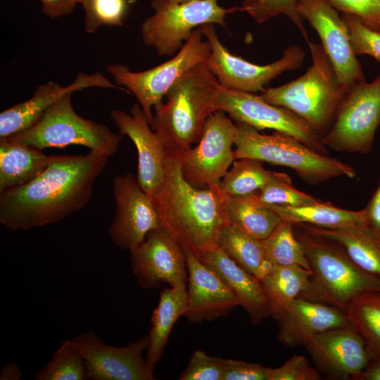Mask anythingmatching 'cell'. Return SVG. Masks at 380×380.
I'll use <instances>...</instances> for the list:
<instances>
[{
  "label": "cell",
  "mask_w": 380,
  "mask_h": 380,
  "mask_svg": "<svg viewBox=\"0 0 380 380\" xmlns=\"http://www.w3.org/2000/svg\"><path fill=\"white\" fill-rule=\"evenodd\" d=\"M153 15L141 26L144 43L160 56H172L183 46L194 28L205 24L225 26V17L239 7L224 8L217 0H191L177 4L152 0Z\"/></svg>",
  "instance_id": "cell-9"
},
{
  "label": "cell",
  "mask_w": 380,
  "mask_h": 380,
  "mask_svg": "<svg viewBox=\"0 0 380 380\" xmlns=\"http://www.w3.org/2000/svg\"><path fill=\"white\" fill-rule=\"evenodd\" d=\"M369 27V26H368ZM379 32H380V22H379L377 24H376L374 26L370 27Z\"/></svg>",
  "instance_id": "cell-49"
},
{
  "label": "cell",
  "mask_w": 380,
  "mask_h": 380,
  "mask_svg": "<svg viewBox=\"0 0 380 380\" xmlns=\"http://www.w3.org/2000/svg\"><path fill=\"white\" fill-rule=\"evenodd\" d=\"M276 320L278 339L286 347L304 345L317 334L350 325L344 310L300 297L291 301Z\"/></svg>",
  "instance_id": "cell-22"
},
{
  "label": "cell",
  "mask_w": 380,
  "mask_h": 380,
  "mask_svg": "<svg viewBox=\"0 0 380 380\" xmlns=\"http://www.w3.org/2000/svg\"><path fill=\"white\" fill-rule=\"evenodd\" d=\"M224 359L212 357L201 350L191 355L185 370L179 377L180 380H222Z\"/></svg>",
  "instance_id": "cell-38"
},
{
  "label": "cell",
  "mask_w": 380,
  "mask_h": 380,
  "mask_svg": "<svg viewBox=\"0 0 380 380\" xmlns=\"http://www.w3.org/2000/svg\"><path fill=\"white\" fill-rule=\"evenodd\" d=\"M203 37L199 27L194 30L172 59L146 70L131 71L121 63L106 66V70L113 76L115 84L125 88L137 98L151 127L153 122L152 109L163 103V98L186 72L205 63L208 58L210 45Z\"/></svg>",
  "instance_id": "cell-8"
},
{
  "label": "cell",
  "mask_w": 380,
  "mask_h": 380,
  "mask_svg": "<svg viewBox=\"0 0 380 380\" xmlns=\"http://www.w3.org/2000/svg\"><path fill=\"white\" fill-rule=\"evenodd\" d=\"M221 84L205 63L186 72L157 108L151 128L167 149L182 153L197 143L215 111Z\"/></svg>",
  "instance_id": "cell-3"
},
{
  "label": "cell",
  "mask_w": 380,
  "mask_h": 380,
  "mask_svg": "<svg viewBox=\"0 0 380 380\" xmlns=\"http://www.w3.org/2000/svg\"><path fill=\"white\" fill-rule=\"evenodd\" d=\"M297 9L318 33L344 93L365 81L348 27L336 9L327 0H298Z\"/></svg>",
  "instance_id": "cell-15"
},
{
  "label": "cell",
  "mask_w": 380,
  "mask_h": 380,
  "mask_svg": "<svg viewBox=\"0 0 380 380\" xmlns=\"http://www.w3.org/2000/svg\"><path fill=\"white\" fill-rule=\"evenodd\" d=\"M281 219L293 225L310 224L321 227L368 225L366 210L353 211L337 208L320 201L293 207L267 205Z\"/></svg>",
  "instance_id": "cell-27"
},
{
  "label": "cell",
  "mask_w": 380,
  "mask_h": 380,
  "mask_svg": "<svg viewBox=\"0 0 380 380\" xmlns=\"http://www.w3.org/2000/svg\"><path fill=\"white\" fill-rule=\"evenodd\" d=\"M346 313L350 325L363 339L370 360L380 358V292L355 296Z\"/></svg>",
  "instance_id": "cell-31"
},
{
  "label": "cell",
  "mask_w": 380,
  "mask_h": 380,
  "mask_svg": "<svg viewBox=\"0 0 380 380\" xmlns=\"http://www.w3.org/2000/svg\"><path fill=\"white\" fill-rule=\"evenodd\" d=\"M197 257L233 291L251 324H257L271 316L260 279L238 265L217 246Z\"/></svg>",
  "instance_id": "cell-23"
},
{
  "label": "cell",
  "mask_w": 380,
  "mask_h": 380,
  "mask_svg": "<svg viewBox=\"0 0 380 380\" xmlns=\"http://www.w3.org/2000/svg\"><path fill=\"white\" fill-rule=\"evenodd\" d=\"M167 1H171L172 3L182 4V3L189 1L191 0H167Z\"/></svg>",
  "instance_id": "cell-48"
},
{
  "label": "cell",
  "mask_w": 380,
  "mask_h": 380,
  "mask_svg": "<svg viewBox=\"0 0 380 380\" xmlns=\"http://www.w3.org/2000/svg\"><path fill=\"white\" fill-rule=\"evenodd\" d=\"M354 380H380V358L370 360Z\"/></svg>",
  "instance_id": "cell-45"
},
{
  "label": "cell",
  "mask_w": 380,
  "mask_h": 380,
  "mask_svg": "<svg viewBox=\"0 0 380 380\" xmlns=\"http://www.w3.org/2000/svg\"><path fill=\"white\" fill-rule=\"evenodd\" d=\"M187 305L186 283L180 282L170 288H164L154 309L151 327L148 334V346L146 359L151 372L161 359L171 330L181 317L184 316Z\"/></svg>",
  "instance_id": "cell-25"
},
{
  "label": "cell",
  "mask_w": 380,
  "mask_h": 380,
  "mask_svg": "<svg viewBox=\"0 0 380 380\" xmlns=\"http://www.w3.org/2000/svg\"><path fill=\"white\" fill-rule=\"evenodd\" d=\"M239 132L238 125L224 112L213 113L198 144L179 153L184 179L196 188L219 184L235 160L232 146Z\"/></svg>",
  "instance_id": "cell-13"
},
{
  "label": "cell",
  "mask_w": 380,
  "mask_h": 380,
  "mask_svg": "<svg viewBox=\"0 0 380 380\" xmlns=\"http://www.w3.org/2000/svg\"><path fill=\"white\" fill-rule=\"evenodd\" d=\"M297 2L298 0H246L239 10L248 13L258 23L284 14L290 18L308 42V34L303 18L298 11Z\"/></svg>",
  "instance_id": "cell-36"
},
{
  "label": "cell",
  "mask_w": 380,
  "mask_h": 380,
  "mask_svg": "<svg viewBox=\"0 0 380 380\" xmlns=\"http://www.w3.org/2000/svg\"><path fill=\"white\" fill-rule=\"evenodd\" d=\"M302 225L303 232L337 243L357 266L380 279V234L369 226Z\"/></svg>",
  "instance_id": "cell-24"
},
{
  "label": "cell",
  "mask_w": 380,
  "mask_h": 380,
  "mask_svg": "<svg viewBox=\"0 0 380 380\" xmlns=\"http://www.w3.org/2000/svg\"><path fill=\"white\" fill-rule=\"evenodd\" d=\"M341 17L348 27L355 54L369 55L380 61V32L354 15L343 13Z\"/></svg>",
  "instance_id": "cell-37"
},
{
  "label": "cell",
  "mask_w": 380,
  "mask_h": 380,
  "mask_svg": "<svg viewBox=\"0 0 380 380\" xmlns=\"http://www.w3.org/2000/svg\"><path fill=\"white\" fill-rule=\"evenodd\" d=\"M227 216L229 224L258 240L266 238L281 222L279 217L254 194L230 196Z\"/></svg>",
  "instance_id": "cell-29"
},
{
  "label": "cell",
  "mask_w": 380,
  "mask_h": 380,
  "mask_svg": "<svg viewBox=\"0 0 380 380\" xmlns=\"http://www.w3.org/2000/svg\"><path fill=\"white\" fill-rule=\"evenodd\" d=\"M72 94L68 93L53 103L31 127L6 139L40 150L79 145L113 156L121 135L102 123L79 115L72 107Z\"/></svg>",
  "instance_id": "cell-7"
},
{
  "label": "cell",
  "mask_w": 380,
  "mask_h": 380,
  "mask_svg": "<svg viewBox=\"0 0 380 380\" xmlns=\"http://www.w3.org/2000/svg\"><path fill=\"white\" fill-rule=\"evenodd\" d=\"M270 368L256 363L224 359L222 380H268Z\"/></svg>",
  "instance_id": "cell-42"
},
{
  "label": "cell",
  "mask_w": 380,
  "mask_h": 380,
  "mask_svg": "<svg viewBox=\"0 0 380 380\" xmlns=\"http://www.w3.org/2000/svg\"><path fill=\"white\" fill-rule=\"evenodd\" d=\"M110 157L94 150L85 155H53L34 179L0 193L1 224L9 231H27L81 210Z\"/></svg>",
  "instance_id": "cell-1"
},
{
  "label": "cell",
  "mask_w": 380,
  "mask_h": 380,
  "mask_svg": "<svg viewBox=\"0 0 380 380\" xmlns=\"http://www.w3.org/2000/svg\"><path fill=\"white\" fill-rule=\"evenodd\" d=\"M199 29L211 49L205 64L225 88L250 93L262 91L272 80L287 70L300 68L304 61L303 50L291 46L277 61L254 64L230 53L220 42L213 24L203 25Z\"/></svg>",
  "instance_id": "cell-11"
},
{
  "label": "cell",
  "mask_w": 380,
  "mask_h": 380,
  "mask_svg": "<svg viewBox=\"0 0 380 380\" xmlns=\"http://www.w3.org/2000/svg\"><path fill=\"white\" fill-rule=\"evenodd\" d=\"M365 209L368 226L380 234V181L377 189Z\"/></svg>",
  "instance_id": "cell-44"
},
{
  "label": "cell",
  "mask_w": 380,
  "mask_h": 380,
  "mask_svg": "<svg viewBox=\"0 0 380 380\" xmlns=\"http://www.w3.org/2000/svg\"><path fill=\"white\" fill-rule=\"evenodd\" d=\"M127 7V0H94L87 33L96 32L101 25L122 26Z\"/></svg>",
  "instance_id": "cell-39"
},
{
  "label": "cell",
  "mask_w": 380,
  "mask_h": 380,
  "mask_svg": "<svg viewBox=\"0 0 380 380\" xmlns=\"http://www.w3.org/2000/svg\"><path fill=\"white\" fill-rule=\"evenodd\" d=\"M35 380L88 379L84 360L70 339L63 341L43 368L36 372Z\"/></svg>",
  "instance_id": "cell-34"
},
{
  "label": "cell",
  "mask_w": 380,
  "mask_h": 380,
  "mask_svg": "<svg viewBox=\"0 0 380 380\" xmlns=\"http://www.w3.org/2000/svg\"><path fill=\"white\" fill-rule=\"evenodd\" d=\"M129 253L132 272L144 289L188 281L185 252L162 225L151 230Z\"/></svg>",
  "instance_id": "cell-17"
},
{
  "label": "cell",
  "mask_w": 380,
  "mask_h": 380,
  "mask_svg": "<svg viewBox=\"0 0 380 380\" xmlns=\"http://www.w3.org/2000/svg\"><path fill=\"white\" fill-rule=\"evenodd\" d=\"M53 156L37 148L0 139V193L34 179Z\"/></svg>",
  "instance_id": "cell-26"
},
{
  "label": "cell",
  "mask_w": 380,
  "mask_h": 380,
  "mask_svg": "<svg viewBox=\"0 0 380 380\" xmlns=\"http://www.w3.org/2000/svg\"><path fill=\"white\" fill-rule=\"evenodd\" d=\"M217 246L241 267L260 279L271 267L260 240L228 224L220 232Z\"/></svg>",
  "instance_id": "cell-30"
},
{
  "label": "cell",
  "mask_w": 380,
  "mask_h": 380,
  "mask_svg": "<svg viewBox=\"0 0 380 380\" xmlns=\"http://www.w3.org/2000/svg\"><path fill=\"white\" fill-rule=\"evenodd\" d=\"M89 87L127 91L113 84L100 72H80L68 86L49 81L34 90L29 99L16 103L0 114V139L6 138L34 125L53 103L64 95Z\"/></svg>",
  "instance_id": "cell-21"
},
{
  "label": "cell",
  "mask_w": 380,
  "mask_h": 380,
  "mask_svg": "<svg viewBox=\"0 0 380 380\" xmlns=\"http://www.w3.org/2000/svg\"><path fill=\"white\" fill-rule=\"evenodd\" d=\"M23 378L20 367L14 363H6L0 373L1 380H19Z\"/></svg>",
  "instance_id": "cell-46"
},
{
  "label": "cell",
  "mask_w": 380,
  "mask_h": 380,
  "mask_svg": "<svg viewBox=\"0 0 380 380\" xmlns=\"http://www.w3.org/2000/svg\"><path fill=\"white\" fill-rule=\"evenodd\" d=\"M380 124V75L355 84L346 94L331 127L322 138L336 151L367 153Z\"/></svg>",
  "instance_id": "cell-10"
},
{
  "label": "cell",
  "mask_w": 380,
  "mask_h": 380,
  "mask_svg": "<svg viewBox=\"0 0 380 380\" xmlns=\"http://www.w3.org/2000/svg\"><path fill=\"white\" fill-rule=\"evenodd\" d=\"M312 270L300 265L272 266L260 279L274 319L306 287Z\"/></svg>",
  "instance_id": "cell-28"
},
{
  "label": "cell",
  "mask_w": 380,
  "mask_h": 380,
  "mask_svg": "<svg viewBox=\"0 0 380 380\" xmlns=\"http://www.w3.org/2000/svg\"><path fill=\"white\" fill-rule=\"evenodd\" d=\"M275 172L266 170L263 162L253 158L236 159L219 182L229 196H244L257 192L274 177Z\"/></svg>",
  "instance_id": "cell-33"
},
{
  "label": "cell",
  "mask_w": 380,
  "mask_h": 380,
  "mask_svg": "<svg viewBox=\"0 0 380 380\" xmlns=\"http://www.w3.org/2000/svg\"><path fill=\"white\" fill-rule=\"evenodd\" d=\"M343 13L360 18L372 27L380 22V0H327Z\"/></svg>",
  "instance_id": "cell-41"
},
{
  "label": "cell",
  "mask_w": 380,
  "mask_h": 380,
  "mask_svg": "<svg viewBox=\"0 0 380 380\" xmlns=\"http://www.w3.org/2000/svg\"><path fill=\"white\" fill-rule=\"evenodd\" d=\"M321 374L312 367L307 358L294 355L277 368H270L268 380H319Z\"/></svg>",
  "instance_id": "cell-40"
},
{
  "label": "cell",
  "mask_w": 380,
  "mask_h": 380,
  "mask_svg": "<svg viewBox=\"0 0 380 380\" xmlns=\"http://www.w3.org/2000/svg\"><path fill=\"white\" fill-rule=\"evenodd\" d=\"M42 12L51 19L72 13L80 0H39Z\"/></svg>",
  "instance_id": "cell-43"
},
{
  "label": "cell",
  "mask_w": 380,
  "mask_h": 380,
  "mask_svg": "<svg viewBox=\"0 0 380 380\" xmlns=\"http://www.w3.org/2000/svg\"><path fill=\"white\" fill-rule=\"evenodd\" d=\"M237 125L239 132L234 151L235 160L249 158L285 166L312 185L337 177L356 176L351 165L321 153L291 136L277 132L263 134L247 125Z\"/></svg>",
  "instance_id": "cell-6"
},
{
  "label": "cell",
  "mask_w": 380,
  "mask_h": 380,
  "mask_svg": "<svg viewBox=\"0 0 380 380\" xmlns=\"http://www.w3.org/2000/svg\"><path fill=\"white\" fill-rule=\"evenodd\" d=\"M188 270L187 305L184 316L194 324L227 316L239 305L221 278L190 251H184Z\"/></svg>",
  "instance_id": "cell-20"
},
{
  "label": "cell",
  "mask_w": 380,
  "mask_h": 380,
  "mask_svg": "<svg viewBox=\"0 0 380 380\" xmlns=\"http://www.w3.org/2000/svg\"><path fill=\"white\" fill-rule=\"evenodd\" d=\"M307 43L312 63L305 73L284 85L264 89L260 96L270 104L293 111L320 134L334 122L346 94L322 44Z\"/></svg>",
  "instance_id": "cell-5"
},
{
  "label": "cell",
  "mask_w": 380,
  "mask_h": 380,
  "mask_svg": "<svg viewBox=\"0 0 380 380\" xmlns=\"http://www.w3.org/2000/svg\"><path fill=\"white\" fill-rule=\"evenodd\" d=\"M115 215L108 228L115 246L125 251L134 249L153 229L161 226L152 198L140 187L131 173L113 179Z\"/></svg>",
  "instance_id": "cell-16"
},
{
  "label": "cell",
  "mask_w": 380,
  "mask_h": 380,
  "mask_svg": "<svg viewBox=\"0 0 380 380\" xmlns=\"http://www.w3.org/2000/svg\"><path fill=\"white\" fill-rule=\"evenodd\" d=\"M293 226L281 220L266 238L260 240L265 259L271 267L298 265L310 270Z\"/></svg>",
  "instance_id": "cell-32"
},
{
  "label": "cell",
  "mask_w": 380,
  "mask_h": 380,
  "mask_svg": "<svg viewBox=\"0 0 380 380\" xmlns=\"http://www.w3.org/2000/svg\"><path fill=\"white\" fill-rule=\"evenodd\" d=\"M94 0H80V4L84 10V28L88 32L91 23V6Z\"/></svg>",
  "instance_id": "cell-47"
},
{
  "label": "cell",
  "mask_w": 380,
  "mask_h": 380,
  "mask_svg": "<svg viewBox=\"0 0 380 380\" xmlns=\"http://www.w3.org/2000/svg\"><path fill=\"white\" fill-rule=\"evenodd\" d=\"M297 238L312 270L308 284L298 297L346 312L355 296L380 292V279L357 266L337 243L305 232Z\"/></svg>",
  "instance_id": "cell-4"
},
{
  "label": "cell",
  "mask_w": 380,
  "mask_h": 380,
  "mask_svg": "<svg viewBox=\"0 0 380 380\" xmlns=\"http://www.w3.org/2000/svg\"><path fill=\"white\" fill-rule=\"evenodd\" d=\"M304 346L318 372L329 379L354 380L370 360L363 339L350 325L317 334Z\"/></svg>",
  "instance_id": "cell-18"
},
{
  "label": "cell",
  "mask_w": 380,
  "mask_h": 380,
  "mask_svg": "<svg viewBox=\"0 0 380 380\" xmlns=\"http://www.w3.org/2000/svg\"><path fill=\"white\" fill-rule=\"evenodd\" d=\"M161 225L184 251L198 256L217 246L229 224L230 196L219 184L196 188L183 177L179 153L167 149L163 179L152 197Z\"/></svg>",
  "instance_id": "cell-2"
},
{
  "label": "cell",
  "mask_w": 380,
  "mask_h": 380,
  "mask_svg": "<svg viewBox=\"0 0 380 380\" xmlns=\"http://www.w3.org/2000/svg\"><path fill=\"white\" fill-rule=\"evenodd\" d=\"M82 355L88 379L154 380L143 353L148 346L145 336L126 346L117 347L104 343L93 331H87L70 339Z\"/></svg>",
  "instance_id": "cell-14"
},
{
  "label": "cell",
  "mask_w": 380,
  "mask_h": 380,
  "mask_svg": "<svg viewBox=\"0 0 380 380\" xmlns=\"http://www.w3.org/2000/svg\"><path fill=\"white\" fill-rule=\"evenodd\" d=\"M110 116L121 136L128 137L137 152V182L151 198L160 185L165 172L167 148L151 128L139 103L134 104L129 114L113 110Z\"/></svg>",
  "instance_id": "cell-19"
},
{
  "label": "cell",
  "mask_w": 380,
  "mask_h": 380,
  "mask_svg": "<svg viewBox=\"0 0 380 380\" xmlns=\"http://www.w3.org/2000/svg\"><path fill=\"white\" fill-rule=\"evenodd\" d=\"M254 195L265 205L297 207L319 201L313 196L296 189L288 175L277 172L273 178L254 193Z\"/></svg>",
  "instance_id": "cell-35"
},
{
  "label": "cell",
  "mask_w": 380,
  "mask_h": 380,
  "mask_svg": "<svg viewBox=\"0 0 380 380\" xmlns=\"http://www.w3.org/2000/svg\"><path fill=\"white\" fill-rule=\"evenodd\" d=\"M216 109L228 114L237 123L257 130L273 129L291 136L321 153H327L319 134L303 118L284 107L267 103L260 95L221 85Z\"/></svg>",
  "instance_id": "cell-12"
}]
</instances>
